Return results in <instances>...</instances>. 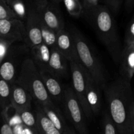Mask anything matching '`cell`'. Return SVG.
Here are the masks:
<instances>
[{"label":"cell","instance_id":"obj_14","mask_svg":"<svg viewBox=\"0 0 134 134\" xmlns=\"http://www.w3.org/2000/svg\"><path fill=\"white\" fill-rule=\"evenodd\" d=\"M120 77L131 83L134 74V45H123L119 60Z\"/></svg>","mask_w":134,"mask_h":134},{"label":"cell","instance_id":"obj_36","mask_svg":"<svg viewBox=\"0 0 134 134\" xmlns=\"http://www.w3.org/2000/svg\"><path fill=\"white\" fill-rule=\"evenodd\" d=\"M5 1H6V2H7V1H8V0H5Z\"/></svg>","mask_w":134,"mask_h":134},{"label":"cell","instance_id":"obj_29","mask_svg":"<svg viewBox=\"0 0 134 134\" xmlns=\"http://www.w3.org/2000/svg\"><path fill=\"white\" fill-rule=\"evenodd\" d=\"M14 43H11L10 42L0 38V63L7 56L10 47Z\"/></svg>","mask_w":134,"mask_h":134},{"label":"cell","instance_id":"obj_33","mask_svg":"<svg viewBox=\"0 0 134 134\" xmlns=\"http://www.w3.org/2000/svg\"><path fill=\"white\" fill-rule=\"evenodd\" d=\"M134 0H124V7L127 13H130L133 11Z\"/></svg>","mask_w":134,"mask_h":134},{"label":"cell","instance_id":"obj_6","mask_svg":"<svg viewBox=\"0 0 134 134\" xmlns=\"http://www.w3.org/2000/svg\"><path fill=\"white\" fill-rule=\"evenodd\" d=\"M69 67L73 92L78 99L86 118L92 119L94 116L88 104L86 96L88 72L77 60L69 62Z\"/></svg>","mask_w":134,"mask_h":134},{"label":"cell","instance_id":"obj_22","mask_svg":"<svg viewBox=\"0 0 134 134\" xmlns=\"http://www.w3.org/2000/svg\"><path fill=\"white\" fill-rule=\"evenodd\" d=\"M16 113L19 116L21 122L24 126L29 127L35 132L38 133L37 130L36 117H35V112H33L31 109L23 110Z\"/></svg>","mask_w":134,"mask_h":134},{"label":"cell","instance_id":"obj_19","mask_svg":"<svg viewBox=\"0 0 134 134\" xmlns=\"http://www.w3.org/2000/svg\"><path fill=\"white\" fill-rule=\"evenodd\" d=\"M35 112L38 134H62L48 119L40 105L35 102Z\"/></svg>","mask_w":134,"mask_h":134},{"label":"cell","instance_id":"obj_13","mask_svg":"<svg viewBox=\"0 0 134 134\" xmlns=\"http://www.w3.org/2000/svg\"><path fill=\"white\" fill-rule=\"evenodd\" d=\"M33 98L22 87L14 83L11 85L10 106L16 112L31 109Z\"/></svg>","mask_w":134,"mask_h":134},{"label":"cell","instance_id":"obj_4","mask_svg":"<svg viewBox=\"0 0 134 134\" xmlns=\"http://www.w3.org/2000/svg\"><path fill=\"white\" fill-rule=\"evenodd\" d=\"M14 83L26 89L33 100L40 105L53 102L46 91L39 70L30 57L22 60Z\"/></svg>","mask_w":134,"mask_h":134},{"label":"cell","instance_id":"obj_31","mask_svg":"<svg viewBox=\"0 0 134 134\" xmlns=\"http://www.w3.org/2000/svg\"><path fill=\"white\" fill-rule=\"evenodd\" d=\"M81 2L84 11L92 9L99 5V0H81Z\"/></svg>","mask_w":134,"mask_h":134},{"label":"cell","instance_id":"obj_3","mask_svg":"<svg viewBox=\"0 0 134 134\" xmlns=\"http://www.w3.org/2000/svg\"><path fill=\"white\" fill-rule=\"evenodd\" d=\"M69 32L74 42L77 60L102 89L107 82V74L103 64L88 41L78 29L72 28Z\"/></svg>","mask_w":134,"mask_h":134},{"label":"cell","instance_id":"obj_5","mask_svg":"<svg viewBox=\"0 0 134 134\" xmlns=\"http://www.w3.org/2000/svg\"><path fill=\"white\" fill-rule=\"evenodd\" d=\"M65 115L79 134H88L86 117L82 106L71 86L64 89L62 100Z\"/></svg>","mask_w":134,"mask_h":134},{"label":"cell","instance_id":"obj_34","mask_svg":"<svg viewBox=\"0 0 134 134\" xmlns=\"http://www.w3.org/2000/svg\"><path fill=\"white\" fill-rule=\"evenodd\" d=\"M63 134H77V133H76V131H75L73 128H71V127L67 126V127H65V130H64V132L63 133Z\"/></svg>","mask_w":134,"mask_h":134},{"label":"cell","instance_id":"obj_7","mask_svg":"<svg viewBox=\"0 0 134 134\" xmlns=\"http://www.w3.org/2000/svg\"><path fill=\"white\" fill-rule=\"evenodd\" d=\"M28 6L27 17L24 21V43L29 49L35 47L43 43L41 38V20L38 12L34 8Z\"/></svg>","mask_w":134,"mask_h":134},{"label":"cell","instance_id":"obj_24","mask_svg":"<svg viewBox=\"0 0 134 134\" xmlns=\"http://www.w3.org/2000/svg\"><path fill=\"white\" fill-rule=\"evenodd\" d=\"M41 38L43 43L45 44L50 48L56 47V34L55 32L50 29L43 24L41 21Z\"/></svg>","mask_w":134,"mask_h":134},{"label":"cell","instance_id":"obj_2","mask_svg":"<svg viewBox=\"0 0 134 134\" xmlns=\"http://www.w3.org/2000/svg\"><path fill=\"white\" fill-rule=\"evenodd\" d=\"M82 17L93 28L114 63L119 64L122 46L113 14L104 5L99 4L84 11Z\"/></svg>","mask_w":134,"mask_h":134},{"label":"cell","instance_id":"obj_27","mask_svg":"<svg viewBox=\"0 0 134 134\" xmlns=\"http://www.w3.org/2000/svg\"><path fill=\"white\" fill-rule=\"evenodd\" d=\"M13 18H16L6 1L5 0H0V20Z\"/></svg>","mask_w":134,"mask_h":134},{"label":"cell","instance_id":"obj_12","mask_svg":"<svg viewBox=\"0 0 134 134\" xmlns=\"http://www.w3.org/2000/svg\"><path fill=\"white\" fill-rule=\"evenodd\" d=\"M48 71L59 79L67 78L70 74L69 62L56 47L51 49Z\"/></svg>","mask_w":134,"mask_h":134},{"label":"cell","instance_id":"obj_1","mask_svg":"<svg viewBox=\"0 0 134 134\" xmlns=\"http://www.w3.org/2000/svg\"><path fill=\"white\" fill-rule=\"evenodd\" d=\"M103 91L107 110L119 134H134V99L131 83L120 76L107 81Z\"/></svg>","mask_w":134,"mask_h":134},{"label":"cell","instance_id":"obj_25","mask_svg":"<svg viewBox=\"0 0 134 134\" xmlns=\"http://www.w3.org/2000/svg\"><path fill=\"white\" fill-rule=\"evenodd\" d=\"M102 129L103 134H119L107 110L105 111L102 119Z\"/></svg>","mask_w":134,"mask_h":134},{"label":"cell","instance_id":"obj_20","mask_svg":"<svg viewBox=\"0 0 134 134\" xmlns=\"http://www.w3.org/2000/svg\"><path fill=\"white\" fill-rule=\"evenodd\" d=\"M16 18L24 22L27 14L28 6L24 0H8L7 1Z\"/></svg>","mask_w":134,"mask_h":134},{"label":"cell","instance_id":"obj_32","mask_svg":"<svg viewBox=\"0 0 134 134\" xmlns=\"http://www.w3.org/2000/svg\"><path fill=\"white\" fill-rule=\"evenodd\" d=\"M0 134H14L11 126L4 119L3 117V121L0 126Z\"/></svg>","mask_w":134,"mask_h":134},{"label":"cell","instance_id":"obj_18","mask_svg":"<svg viewBox=\"0 0 134 134\" xmlns=\"http://www.w3.org/2000/svg\"><path fill=\"white\" fill-rule=\"evenodd\" d=\"M31 58L39 70H48V63L51 56V48L44 43L30 49Z\"/></svg>","mask_w":134,"mask_h":134},{"label":"cell","instance_id":"obj_21","mask_svg":"<svg viewBox=\"0 0 134 134\" xmlns=\"http://www.w3.org/2000/svg\"><path fill=\"white\" fill-rule=\"evenodd\" d=\"M11 84L0 77V109L4 110L10 103Z\"/></svg>","mask_w":134,"mask_h":134},{"label":"cell","instance_id":"obj_10","mask_svg":"<svg viewBox=\"0 0 134 134\" xmlns=\"http://www.w3.org/2000/svg\"><path fill=\"white\" fill-rule=\"evenodd\" d=\"M37 12L42 23L56 33L65 28L64 18L56 5L49 1L47 6Z\"/></svg>","mask_w":134,"mask_h":134},{"label":"cell","instance_id":"obj_17","mask_svg":"<svg viewBox=\"0 0 134 134\" xmlns=\"http://www.w3.org/2000/svg\"><path fill=\"white\" fill-rule=\"evenodd\" d=\"M40 106L51 123L63 134L67 125L61 111L55 105V102H51L44 105H40Z\"/></svg>","mask_w":134,"mask_h":134},{"label":"cell","instance_id":"obj_26","mask_svg":"<svg viewBox=\"0 0 134 134\" xmlns=\"http://www.w3.org/2000/svg\"><path fill=\"white\" fill-rule=\"evenodd\" d=\"M124 45H134V15L127 24L124 39Z\"/></svg>","mask_w":134,"mask_h":134},{"label":"cell","instance_id":"obj_23","mask_svg":"<svg viewBox=\"0 0 134 134\" xmlns=\"http://www.w3.org/2000/svg\"><path fill=\"white\" fill-rule=\"evenodd\" d=\"M67 11L74 18H79L82 15L83 8L81 0H62Z\"/></svg>","mask_w":134,"mask_h":134},{"label":"cell","instance_id":"obj_9","mask_svg":"<svg viewBox=\"0 0 134 134\" xmlns=\"http://www.w3.org/2000/svg\"><path fill=\"white\" fill-rule=\"evenodd\" d=\"M24 22L17 18L0 20V38L13 43L24 42Z\"/></svg>","mask_w":134,"mask_h":134},{"label":"cell","instance_id":"obj_28","mask_svg":"<svg viewBox=\"0 0 134 134\" xmlns=\"http://www.w3.org/2000/svg\"><path fill=\"white\" fill-rule=\"evenodd\" d=\"M123 0H99L103 5L107 7L113 14H116L119 12Z\"/></svg>","mask_w":134,"mask_h":134},{"label":"cell","instance_id":"obj_35","mask_svg":"<svg viewBox=\"0 0 134 134\" xmlns=\"http://www.w3.org/2000/svg\"><path fill=\"white\" fill-rule=\"evenodd\" d=\"M50 2L54 4V5H58L60 3H61L62 1V0H50Z\"/></svg>","mask_w":134,"mask_h":134},{"label":"cell","instance_id":"obj_8","mask_svg":"<svg viewBox=\"0 0 134 134\" xmlns=\"http://www.w3.org/2000/svg\"><path fill=\"white\" fill-rule=\"evenodd\" d=\"M29 49L25 45L24 47L11 46L9 53L5 59L0 63V77L8 81L10 84L15 82L17 77V67L18 64V59L17 56L25 52L26 49Z\"/></svg>","mask_w":134,"mask_h":134},{"label":"cell","instance_id":"obj_30","mask_svg":"<svg viewBox=\"0 0 134 134\" xmlns=\"http://www.w3.org/2000/svg\"><path fill=\"white\" fill-rule=\"evenodd\" d=\"M27 5L34 8L36 11H40L47 6L48 3V0H25Z\"/></svg>","mask_w":134,"mask_h":134},{"label":"cell","instance_id":"obj_15","mask_svg":"<svg viewBox=\"0 0 134 134\" xmlns=\"http://www.w3.org/2000/svg\"><path fill=\"white\" fill-rule=\"evenodd\" d=\"M56 47L69 62L77 60L74 42L69 30L64 28L56 34Z\"/></svg>","mask_w":134,"mask_h":134},{"label":"cell","instance_id":"obj_11","mask_svg":"<svg viewBox=\"0 0 134 134\" xmlns=\"http://www.w3.org/2000/svg\"><path fill=\"white\" fill-rule=\"evenodd\" d=\"M39 72L46 91L52 101L54 102L61 103L62 102L65 87L60 81V79L47 70H39Z\"/></svg>","mask_w":134,"mask_h":134},{"label":"cell","instance_id":"obj_16","mask_svg":"<svg viewBox=\"0 0 134 134\" xmlns=\"http://www.w3.org/2000/svg\"><path fill=\"white\" fill-rule=\"evenodd\" d=\"M102 88L87 74V84H86V100L92 110L93 116L99 114L102 107Z\"/></svg>","mask_w":134,"mask_h":134}]
</instances>
